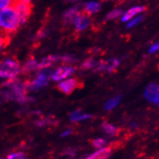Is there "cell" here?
Instances as JSON below:
<instances>
[{"instance_id": "obj_1", "label": "cell", "mask_w": 159, "mask_h": 159, "mask_svg": "<svg viewBox=\"0 0 159 159\" xmlns=\"http://www.w3.org/2000/svg\"><path fill=\"white\" fill-rule=\"evenodd\" d=\"M20 24V20L16 8L6 7L0 10V32L10 36L11 33L16 32Z\"/></svg>"}, {"instance_id": "obj_2", "label": "cell", "mask_w": 159, "mask_h": 159, "mask_svg": "<svg viewBox=\"0 0 159 159\" xmlns=\"http://www.w3.org/2000/svg\"><path fill=\"white\" fill-rule=\"evenodd\" d=\"M26 84L17 81H8L0 86V95L7 99H13L18 102H26L28 99L26 96Z\"/></svg>"}, {"instance_id": "obj_3", "label": "cell", "mask_w": 159, "mask_h": 159, "mask_svg": "<svg viewBox=\"0 0 159 159\" xmlns=\"http://www.w3.org/2000/svg\"><path fill=\"white\" fill-rule=\"evenodd\" d=\"M20 71L21 67L16 59H6L0 62V78H15Z\"/></svg>"}, {"instance_id": "obj_4", "label": "cell", "mask_w": 159, "mask_h": 159, "mask_svg": "<svg viewBox=\"0 0 159 159\" xmlns=\"http://www.w3.org/2000/svg\"><path fill=\"white\" fill-rule=\"evenodd\" d=\"M51 74L52 73L50 72V70L48 69L43 70L42 72H40L38 75H37V77L33 81L25 83L26 87L29 88L30 90H39V89L44 87L46 84H48Z\"/></svg>"}, {"instance_id": "obj_5", "label": "cell", "mask_w": 159, "mask_h": 159, "mask_svg": "<svg viewBox=\"0 0 159 159\" xmlns=\"http://www.w3.org/2000/svg\"><path fill=\"white\" fill-rule=\"evenodd\" d=\"M82 87L83 82L77 78H70L61 81L57 85V89L63 93H66V95H70L73 91H75L76 89H80Z\"/></svg>"}, {"instance_id": "obj_6", "label": "cell", "mask_w": 159, "mask_h": 159, "mask_svg": "<svg viewBox=\"0 0 159 159\" xmlns=\"http://www.w3.org/2000/svg\"><path fill=\"white\" fill-rule=\"evenodd\" d=\"M13 4L18 14V16H20V23H25L31 16L33 5L31 2H16Z\"/></svg>"}, {"instance_id": "obj_7", "label": "cell", "mask_w": 159, "mask_h": 159, "mask_svg": "<svg viewBox=\"0 0 159 159\" xmlns=\"http://www.w3.org/2000/svg\"><path fill=\"white\" fill-rule=\"evenodd\" d=\"M144 96L147 100L159 105V85L155 83L149 84L145 90Z\"/></svg>"}, {"instance_id": "obj_8", "label": "cell", "mask_w": 159, "mask_h": 159, "mask_svg": "<svg viewBox=\"0 0 159 159\" xmlns=\"http://www.w3.org/2000/svg\"><path fill=\"white\" fill-rule=\"evenodd\" d=\"M73 72H74V69L72 67L70 66L60 67L51 74V78L54 81H61L70 76Z\"/></svg>"}, {"instance_id": "obj_9", "label": "cell", "mask_w": 159, "mask_h": 159, "mask_svg": "<svg viewBox=\"0 0 159 159\" xmlns=\"http://www.w3.org/2000/svg\"><path fill=\"white\" fill-rule=\"evenodd\" d=\"M74 26H75V29L77 31H82L84 29H86L88 25L90 24V18L89 16L86 15L85 13L80 12V14L76 16V18L73 21Z\"/></svg>"}, {"instance_id": "obj_10", "label": "cell", "mask_w": 159, "mask_h": 159, "mask_svg": "<svg viewBox=\"0 0 159 159\" xmlns=\"http://www.w3.org/2000/svg\"><path fill=\"white\" fill-rule=\"evenodd\" d=\"M119 66V61L117 59H110L107 61L100 62L99 64H97V70H107L112 71L114 70Z\"/></svg>"}, {"instance_id": "obj_11", "label": "cell", "mask_w": 159, "mask_h": 159, "mask_svg": "<svg viewBox=\"0 0 159 159\" xmlns=\"http://www.w3.org/2000/svg\"><path fill=\"white\" fill-rule=\"evenodd\" d=\"M145 10H146V7H144V6H136V7L129 9L128 11H126L124 14L123 17H121V21L123 22L128 21V20H131V18H133L134 16H136V15L144 12Z\"/></svg>"}, {"instance_id": "obj_12", "label": "cell", "mask_w": 159, "mask_h": 159, "mask_svg": "<svg viewBox=\"0 0 159 159\" xmlns=\"http://www.w3.org/2000/svg\"><path fill=\"white\" fill-rule=\"evenodd\" d=\"M111 152H112L110 148H101L99 151L93 153L86 159H108L109 156L111 155Z\"/></svg>"}, {"instance_id": "obj_13", "label": "cell", "mask_w": 159, "mask_h": 159, "mask_svg": "<svg viewBox=\"0 0 159 159\" xmlns=\"http://www.w3.org/2000/svg\"><path fill=\"white\" fill-rule=\"evenodd\" d=\"M80 14V11L78 8H71L69 11H67L64 15L63 20L65 23H72L74 20L76 18V16Z\"/></svg>"}, {"instance_id": "obj_14", "label": "cell", "mask_w": 159, "mask_h": 159, "mask_svg": "<svg viewBox=\"0 0 159 159\" xmlns=\"http://www.w3.org/2000/svg\"><path fill=\"white\" fill-rule=\"evenodd\" d=\"M99 10H100V4L98 2H95V1H91L85 5L83 13H85L86 15L90 16V15H93V14L98 12Z\"/></svg>"}, {"instance_id": "obj_15", "label": "cell", "mask_w": 159, "mask_h": 159, "mask_svg": "<svg viewBox=\"0 0 159 159\" xmlns=\"http://www.w3.org/2000/svg\"><path fill=\"white\" fill-rule=\"evenodd\" d=\"M34 70H38V62L34 59L26 61L25 64L23 65V67L21 68V71L23 73H29Z\"/></svg>"}, {"instance_id": "obj_16", "label": "cell", "mask_w": 159, "mask_h": 159, "mask_svg": "<svg viewBox=\"0 0 159 159\" xmlns=\"http://www.w3.org/2000/svg\"><path fill=\"white\" fill-rule=\"evenodd\" d=\"M92 116L90 114H86V113H83L82 111L76 110V111H73L72 113L70 114V120L72 121H80V120H87L90 119Z\"/></svg>"}, {"instance_id": "obj_17", "label": "cell", "mask_w": 159, "mask_h": 159, "mask_svg": "<svg viewBox=\"0 0 159 159\" xmlns=\"http://www.w3.org/2000/svg\"><path fill=\"white\" fill-rule=\"evenodd\" d=\"M120 100V97H115V98H110L106 103L104 104V108L106 110H112L113 108H115Z\"/></svg>"}, {"instance_id": "obj_18", "label": "cell", "mask_w": 159, "mask_h": 159, "mask_svg": "<svg viewBox=\"0 0 159 159\" xmlns=\"http://www.w3.org/2000/svg\"><path fill=\"white\" fill-rule=\"evenodd\" d=\"M103 129H104V131L109 134V135H115L116 132H117V128L115 126H113L112 125L108 124V123H104L103 124Z\"/></svg>"}, {"instance_id": "obj_19", "label": "cell", "mask_w": 159, "mask_h": 159, "mask_svg": "<svg viewBox=\"0 0 159 159\" xmlns=\"http://www.w3.org/2000/svg\"><path fill=\"white\" fill-rule=\"evenodd\" d=\"M96 66H97L96 61H93V59H88L81 65V70H90V69L95 68Z\"/></svg>"}, {"instance_id": "obj_20", "label": "cell", "mask_w": 159, "mask_h": 159, "mask_svg": "<svg viewBox=\"0 0 159 159\" xmlns=\"http://www.w3.org/2000/svg\"><path fill=\"white\" fill-rule=\"evenodd\" d=\"M121 14H123V12H121V10H120V9H115V10L111 11V12L107 15L106 18H107L108 20H115V18L119 17Z\"/></svg>"}, {"instance_id": "obj_21", "label": "cell", "mask_w": 159, "mask_h": 159, "mask_svg": "<svg viewBox=\"0 0 159 159\" xmlns=\"http://www.w3.org/2000/svg\"><path fill=\"white\" fill-rule=\"evenodd\" d=\"M7 159H26V154L22 152H15L10 155H8Z\"/></svg>"}, {"instance_id": "obj_22", "label": "cell", "mask_w": 159, "mask_h": 159, "mask_svg": "<svg viewBox=\"0 0 159 159\" xmlns=\"http://www.w3.org/2000/svg\"><path fill=\"white\" fill-rule=\"evenodd\" d=\"M93 146L97 148H101L102 147H103L106 142H105V140L104 139H101V138H98V139H96V140H93V141L92 142Z\"/></svg>"}, {"instance_id": "obj_23", "label": "cell", "mask_w": 159, "mask_h": 159, "mask_svg": "<svg viewBox=\"0 0 159 159\" xmlns=\"http://www.w3.org/2000/svg\"><path fill=\"white\" fill-rule=\"evenodd\" d=\"M7 39H10V36H7V35L0 32V50H1L2 46L7 45V43H8Z\"/></svg>"}, {"instance_id": "obj_24", "label": "cell", "mask_w": 159, "mask_h": 159, "mask_svg": "<svg viewBox=\"0 0 159 159\" xmlns=\"http://www.w3.org/2000/svg\"><path fill=\"white\" fill-rule=\"evenodd\" d=\"M142 20H143V16H137V17L133 18V20L127 24V27H128V28H131V27L135 26L136 24L140 23Z\"/></svg>"}, {"instance_id": "obj_25", "label": "cell", "mask_w": 159, "mask_h": 159, "mask_svg": "<svg viewBox=\"0 0 159 159\" xmlns=\"http://www.w3.org/2000/svg\"><path fill=\"white\" fill-rule=\"evenodd\" d=\"M12 3V0H0V10L8 7Z\"/></svg>"}, {"instance_id": "obj_26", "label": "cell", "mask_w": 159, "mask_h": 159, "mask_svg": "<svg viewBox=\"0 0 159 159\" xmlns=\"http://www.w3.org/2000/svg\"><path fill=\"white\" fill-rule=\"evenodd\" d=\"M157 50H159V42L153 43V44L151 46V48H149L148 52H149V53H154V52H156Z\"/></svg>"}, {"instance_id": "obj_27", "label": "cell", "mask_w": 159, "mask_h": 159, "mask_svg": "<svg viewBox=\"0 0 159 159\" xmlns=\"http://www.w3.org/2000/svg\"><path fill=\"white\" fill-rule=\"evenodd\" d=\"M70 130H67V131L66 132H64V133H62L61 134V137H66V136H68V135H70Z\"/></svg>"}, {"instance_id": "obj_28", "label": "cell", "mask_w": 159, "mask_h": 159, "mask_svg": "<svg viewBox=\"0 0 159 159\" xmlns=\"http://www.w3.org/2000/svg\"><path fill=\"white\" fill-rule=\"evenodd\" d=\"M69 2H74V1H77V0H68Z\"/></svg>"}]
</instances>
